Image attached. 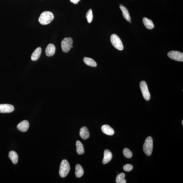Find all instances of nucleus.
Listing matches in <instances>:
<instances>
[{"instance_id":"obj_3","label":"nucleus","mask_w":183,"mask_h":183,"mask_svg":"<svg viewBox=\"0 0 183 183\" xmlns=\"http://www.w3.org/2000/svg\"><path fill=\"white\" fill-rule=\"evenodd\" d=\"M153 141L151 136H148L146 139L143 146V150L145 154L149 156L153 151Z\"/></svg>"},{"instance_id":"obj_19","label":"nucleus","mask_w":183,"mask_h":183,"mask_svg":"<svg viewBox=\"0 0 183 183\" xmlns=\"http://www.w3.org/2000/svg\"><path fill=\"white\" fill-rule=\"evenodd\" d=\"M84 63L86 65L92 67H95L97 66V64L95 61L91 58L85 57L83 59Z\"/></svg>"},{"instance_id":"obj_28","label":"nucleus","mask_w":183,"mask_h":183,"mask_svg":"<svg viewBox=\"0 0 183 183\" xmlns=\"http://www.w3.org/2000/svg\"><path fill=\"white\" fill-rule=\"evenodd\" d=\"M129 22H130V23H131V21H129Z\"/></svg>"},{"instance_id":"obj_21","label":"nucleus","mask_w":183,"mask_h":183,"mask_svg":"<svg viewBox=\"0 0 183 183\" xmlns=\"http://www.w3.org/2000/svg\"><path fill=\"white\" fill-rule=\"evenodd\" d=\"M123 153L124 156L127 158H131L133 156V154L131 150L128 148H124L123 150Z\"/></svg>"},{"instance_id":"obj_20","label":"nucleus","mask_w":183,"mask_h":183,"mask_svg":"<svg viewBox=\"0 0 183 183\" xmlns=\"http://www.w3.org/2000/svg\"><path fill=\"white\" fill-rule=\"evenodd\" d=\"M76 147H77V151L79 155H82L85 152L84 146L80 141L77 140L76 142Z\"/></svg>"},{"instance_id":"obj_24","label":"nucleus","mask_w":183,"mask_h":183,"mask_svg":"<svg viewBox=\"0 0 183 183\" xmlns=\"http://www.w3.org/2000/svg\"><path fill=\"white\" fill-rule=\"evenodd\" d=\"M133 166L132 164H128L125 165L124 166L123 169L124 171L126 172H130L133 169Z\"/></svg>"},{"instance_id":"obj_25","label":"nucleus","mask_w":183,"mask_h":183,"mask_svg":"<svg viewBox=\"0 0 183 183\" xmlns=\"http://www.w3.org/2000/svg\"><path fill=\"white\" fill-rule=\"evenodd\" d=\"M80 1L81 0H70V1L73 3L74 4L77 5Z\"/></svg>"},{"instance_id":"obj_14","label":"nucleus","mask_w":183,"mask_h":183,"mask_svg":"<svg viewBox=\"0 0 183 183\" xmlns=\"http://www.w3.org/2000/svg\"><path fill=\"white\" fill-rule=\"evenodd\" d=\"M119 7H120L121 11L122 12V15L124 16V19L128 22L131 21V17H130L129 12H128L127 9L121 4L119 5Z\"/></svg>"},{"instance_id":"obj_22","label":"nucleus","mask_w":183,"mask_h":183,"mask_svg":"<svg viewBox=\"0 0 183 183\" xmlns=\"http://www.w3.org/2000/svg\"><path fill=\"white\" fill-rule=\"evenodd\" d=\"M86 18L88 23H90L93 19V14L91 9H90L86 14Z\"/></svg>"},{"instance_id":"obj_2","label":"nucleus","mask_w":183,"mask_h":183,"mask_svg":"<svg viewBox=\"0 0 183 183\" xmlns=\"http://www.w3.org/2000/svg\"><path fill=\"white\" fill-rule=\"evenodd\" d=\"M70 170V165L68 161L66 159H63L61 162L60 166V176L62 178H65L68 174Z\"/></svg>"},{"instance_id":"obj_5","label":"nucleus","mask_w":183,"mask_h":183,"mask_svg":"<svg viewBox=\"0 0 183 183\" xmlns=\"http://www.w3.org/2000/svg\"><path fill=\"white\" fill-rule=\"evenodd\" d=\"M73 43V40L71 37H66L63 39L61 42V47L63 52L68 53L70 51Z\"/></svg>"},{"instance_id":"obj_16","label":"nucleus","mask_w":183,"mask_h":183,"mask_svg":"<svg viewBox=\"0 0 183 183\" xmlns=\"http://www.w3.org/2000/svg\"><path fill=\"white\" fill-rule=\"evenodd\" d=\"M84 174V170L81 165L78 164L76 165L75 169V175L77 178L82 177Z\"/></svg>"},{"instance_id":"obj_9","label":"nucleus","mask_w":183,"mask_h":183,"mask_svg":"<svg viewBox=\"0 0 183 183\" xmlns=\"http://www.w3.org/2000/svg\"><path fill=\"white\" fill-rule=\"evenodd\" d=\"M29 127V123L28 121L24 120L20 122L17 125L18 130L22 132H26Z\"/></svg>"},{"instance_id":"obj_12","label":"nucleus","mask_w":183,"mask_h":183,"mask_svg":"<svg viewBox=\"0 0 183 183\" xmlns=\"http://www.w3.org/2000/svg\"><path fill=\"white\" fill-rule=\"evenodd\" d=\"M101 129L103 133L105 134L112 136L114 134V131L113 128L108 125H104L101 127Z\"/></svg>"},{"instance_id":"obj_15","label":"nucleus","mask_w":183,"mask_h":183,"mask_svg":"<svg viewBox=\"0 0 183 183\" xmlns=\"http://www.w3.org/2000/svg\"><path fill=\"white\" fill-rule=\"evenodd\" d=\"M41 51H42V50H41V47H38L36 49L31 55V59L33 61H37L40 57Z\"/></svg>"},{"instance_id":"obj_26","label":"nucleus","mask_w":183,"mask_h":183,"mask_svg":"<svg viewBox=\"0 0 183 183\" xmlns=\"http://www.w3.org/2000/svg\"><path fill=\"white\" fill-rule=\"evenodd\" d=\"M126 183V179H123L122 180H121V181L120 183Z\"/></svg>"},{"instance_id":"obj_17","label":"nucleus","mask_w":183,"mask_h":183,"mask_svg":"<svg viewBox=\"0 0 183 183\" xmlns=\"http://www.w3.org/2000/svg\"><path fill=\"white\" fill-rule=\"evenodd\" d=\"M8 157L13 164H17L19 160V157L17 154L15 152L13 151H10L9 152Z\"/></svg>"},{"instance_id":"obj_13","label":"nucleus","mask_w":183,"mask_h":183,"mask_svg":"<svg viewBox=\"0 0 183 183\" xmlns=\"http://www.w3.org/2000/svg\"><path fill=\"white\" fill-rule=\"evenodd\" d=\"M79 135L84 140L88 139L90 136V133L87 128L86 126L81 128L80 130Z\"/></svg>"},{"instance_id":"obj_11","label":"nucleus","mask_w":183,"mask_h":183,"mask_svg":"<svg viewBox=\"0 0 183 183\" xmlns=\"http://www.w3.org/2000/svg\"><path fill=\"white\" fill-rule=\"evenodd\" d=\"M56 48L54 45L50 43L49 44L45 50V53L47 57H51L55 53Z\"/></svg>"},{"instance_id":"obj_4","label":"nucleus","mask_w":183,"mask_h":183,"mask_svg":"<svg viewBox=\"0 0 183 183\" xmlns=\"http://www.w3.org/2000/svg\"><path fill=\"white\" fill-rule=\"evenodd\" d=\"M112 44L115 48L119 51H122L124 49V46L121 40L116 34H112L110 37Z\"/></svg>"},{"instance_id":"obj_23","label":"nucleus","mask_w":183,"mask_h":183,"mask_svg":"<svg viewBox=\"0 0 183 183\" xmlns=\"http://www.w3.org/2000/svg\"><path fill=\"white\" fill-rule=\"evenodd\" d=\"M125 177V174L124 173H120L116 177V182L117 183H120L121 180L124 179Z\"/></svg>"},{"instance_id":"obj_6","label":"nucleus","mask_w":183,"mask_h":183,"mask_svg":"<svg viewBox=\"0 0 183 183\" xmlns=\"http://www.w3.org/2000/svg\"><path fill=\"white\" fill-rule=\"evenodd\" d=\"M140 87L144 99L147 101L149 100L151 98V95L146 81H141L140 83Z\"/></svg>"},{"instance_id":"obj_18","label":"nucleus","mask_w":183,"mask_h":183,"mask_svg":"<svg viewBox=\"0 0 183 183\" xmlns=\"http://www.w3.org/2000/svg\"><path fill=\"white\" fill-rule=\"evenodd\" d=\"M143 22L144 26L148 29L151 30L154 27L153 21L151 20L148 19L146 17H144L143 19Z\"/></svg>"},{"instance_id":"obj_8","label":"nucleus","mask_w":183,"mask_h":183,"mask_svg":"<svg viewBox=\"0 0 183 183\" xmlns=\"http://www.w3.org/2000/svg\"><path fill=\"white\" fill-rule=\"evenodd\" d=\"M14 106L12 105L4 104H0V113H10L14 111Z\"/></svg>"},{"instance_id":"obj_10","label":"nucleus","mask_w":183,"mask_h":183,"mask_svg":"<svg viewBox=\"0 0 183 183\" xmlns=\"http://www.w3.org/2000/svg\"><path fill=\"white\" fill-rule=\"evenodd\" d=\"M112 152L108 149H106L104 152V157L103 159L102 163L103 164H106L110 162L112 158Z\"/></svg>"},{"instance_id":"obj_1","label":"nucleus","mask_w":183,"mask_h":183,"mask_svg":"<svg viewBox=\"0 0 183 183\" xmlns=\"http://www.w3.org/2000/svg\"><path fill=\"white\" fill-rule=\"evenodd\" d=\"M54 19L53 13L51 12L46 11L41 13L39 18V21L41 24L45 25L49 24Z\"/></svg>"},{"instance_id":"obj_7","label":"nucleus","mask_w":183,"mask_h":183,"mask_svg":"<svg viewBox=\"0 0 183 183\" xmlns=\"http://www.w3.org/2000/svg\"><path fill=\"white\" fill-rule=\"evenodd\" d=\"M168 56L170 59L174 60L181 61H183V53L176 51H170L168 53Z\"/></svg>"},{"instance_id":"obj_27","label":"nucleus","mask_w":183,"mask_h":183,"mask_svg":"<svg viewBox=\"0 0 183 183\" xmlns=\"http://www.w3.org/2000/svg\"><path fill=\"white\" fill-rule=\"evenodd\" d=\"M182 126H183V120H182Z\"/></svg>"}]
</instances>
